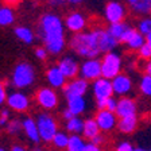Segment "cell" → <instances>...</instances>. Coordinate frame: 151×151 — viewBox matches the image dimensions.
Wrapping results in <instances>:
<instances>
[{
  "instance_id": "obj_1",
  "label": "cell",
  "mask_w": 151,
  "mask_h": 151,
  "mask_svg": "<svg viewBox=\"0 0 151 151\" xmlns=\"http://www.w3.org/2000/svg\"><path fill=\"white\" fill-rule=\"evenodd\" d=\"M119 41L109 34L107 27L96 26L89 31L73 34L69 39V47L73 53L82 58H99L100 54L115 51Z\"/></svg>"
},
{
  "instance_id": "obj_2",
  "label": "cell",
  "mask_w": 151,
  "mask_h": 151,
  "mask_svg": "<svg viewBox=\"0 0 151 151\" xmlns=\"http://www.w3.org/2000/svg\"><path fill=\"white\" fill-rule=\"evenodd\" d=\"M39 37L49 54H61L66 47L63 20L54 12L43 14L39 19Z\"/></svg>"
},
{
  "instance_id": "obj_3",
  "label": "cell",
  "mask_w": 151,
  "mask_h": 151,
  "mask_svg": "<svg viewBox=\"0 0 151 151\" xmlns=\"http://www.w3.org/2000/svg\"><path fill=\"white\" fill-rule=\"evenodd\" d=\"M35 81V69L31 63L26 62H19L18 65L14 68L12 76H11V82L16 89L22 91V89L30 88Z\"/></svg>"
},
{
  "instance_id": "obj_4",
  "label": "cell",
  "mask_w": 151,
  "mask_h": 151,
  "mask_svg": "<svg viewBox=\"0 0 151 151\" xmlns=\"http://www.w3.org/2000/svg\"><path fill=\"white\" fill-rule=\"evenodd\" d=\"M35 122H37L41 140H43L45 143H51L53 138L58 132V123L55 117L49 112H39L35 117Z\"/></svg>"
},
{
  "instance_id": "obj_5",
  "label": "cell",
  "mask_w": 151,
  "mask_h": 151,
  "mask_svg": "<svg viewBox=\"0 0 151 151\" xmlns=\"http://www.w3.org/2000/svg\"><path fill=\"white\" fill-rule=\"evenodd\" d=\"M123 70V60L116 51L104 54L101 58V77L113 80Z\"/></svg>"
},
{
  "instance_id": "obj_6",
  "label": "cell",
  "mask_w": 151,
  "mask_h": 151,
  "mask_svg": "<svg viewBox=\"0 0 151 151\" xmlns=\"http://www.w3.org/2000/svg\"><path fill=\"white\" fill-rule=\"evenodd\" d=\"M35 101L45 111H53L58 107L60 97H58V93L55 92V89L50 88V86H43V88H39L37 91Z\"/></svg>"
},
{
  "instance_id": "obj_7",
  "label": "cell",
  "mask_w": 151,
  "mask_h": 151,
  "mask_svg": "<svg viewBox=\"0 0 151 151\" xmlns=\"http://www.w3.org/2000/svg\"><path fill=\"white\" fill-rule=\"evenodd\" d=\"M126 18H127V8L123 3L112 0V1H108L105 4V7H104V19H105V22L108 24L124 22Z\"/></svg>"
},
{
  "instance_id": "obj_8",
  "label": "cell",
  "mask_w": 151,
  "mask_h": 151,
  "mask_svg": "<svg viewBox=\"0 0 151 151\" xmlns=\"http://www.w3.org/2000/svg\"><path fill=\"white\" fill-rule=\"evenodd\" d=\"M78 77L92 81L97 80L101 77V60L99 58H86L80 63V73Z\"/></svg>"
},
{
  "instance_id": "obj_9",
  "label": "cell",
  "mask_w": 151,
  "mask_h": 151,
  "mask_svg": "<svg viewBox=\"0 0 151 151\" xmlns=\"http://www.w3.org/2000/svg\"><path fill=\"white\" fill-rule=\"evenodd\" d=\"M94 120L97 123L99 128L101 132H111L115 128H117V122L119 117L116 116V113L108 109H97L94 113Z\"/></svg>"
},
{
  "instance_id": "obj_10",
  "label": "cell",
  "mask_w": 151,
  "mask_h": 151,
  "mask_svg": "<svg viewBox=\"0 0 151 151\" xmlns=\"http://www.w3.org/2000/svg\"><path fill=\"white\" fill-rule=\"evenodd\" d=\"M89 89V82L81 77H76L73 80H68L65 86L62 88V93L66 97V100L70 97H77V96H85Z\"/></svg>"
},
{
  "instance_id": "obj_11",
  "label": "cell",
  "mask_w": 151,
  "mask_h": 151,
  "mask_svg": "<svg viewBox=\"0 0 151 151\" xmlns=\"http://www.w3.org/2000/svg\"><path fill=\"white\" fill-rule=\"evenodd\" d=\"M65 27L69 30L73 34H77V32H82L85 31V28L88 26V19L84 14L78 12V11H72L68 15L65 16Z\"/></svg>"
},
{
  "instance_id": "obj_12",
  "label": "cell",
  "mask_w": 151,
  "mask_h": 151,
  "mask_svg": "<svg viewBox=\"0 0 151 151\" xmlns=\"http://www.w3.org/2000/svg\"><path fill=\"white\" fill-rule=\"evenodd\" d=\"M112 81V88H113V96H119V97H126L134 89V82L132 78L126 73H120L116 76Z\"/></svg>"
},
{
  "instance_id": "obj_13",
  "label": "cell",
  "mask_w": 151,
  "mask_h": 151,
  "mask_svg": "<svg viewBox=\"0 0 151 151\" xmlns=\"http://www.w3.org/2000/svg\"><path fill=\"white\" fill-rule=\"evenodd\" d=\"M92 93L96 101L99 100H105L113 96V88H112V81L108 78H100L94 80L92 82Z\"/></svg>"
},
{
  "instance_id": "obj_14",
  "label": "cell",
  "mask_w": 151,
  "mask_h": 151,
  "mask_svg": "<svg viewBox=\"0 0 151 151\" xmlns=\"http://www.w3.org/2000/svg\"><path fill=\"white\" fill-rule=\"evenodd\" d=\"M57 66L60 68L62 74L66 77V80H73L76 77H78L80 73V63L72 55H63L60 58Z\"/></svg>"
},
{
  "instance_id": "obj_15",
  "label": "cell",
  "mask_w": 151,
  "mask_h": 151,
  "mask_svg": "<svg viewBox=\"0 0 151 151\" xmlns=\"http://www.w3.org/2000/svg\"><path fill=\"white\" fill-rule=\"evenodd\" d=\"M7 105L16 112H26L30 108V99L22 91H15L7 94Z\"/></svg>"
},
{
  "instance_id": "obj_16",
  "label": "cell",
  "mask_w": 151,
  "mask_h": 151,
  "mask_svg": "<svg viewBox=\"0 0 151 151\" xmlns=\"http://www.w3.org/2000/svg\"><path fill=\"white\" fill-rule=\"evenodd\" d=\"M120 43L124 45L128 50L138 51L139 49L146 43V38H145V35H142L136 28L131 27L128 31L126 32V35L122 38Z\"/></svg>"
},
{
  "instance_id": "obj_17",
  "label": "cell",
  "mask_w": 151,
  "mask_h": 151,
  "mask_svg": "<svg viewBox=\"0 0 151 151\" xmlns=\"http://www.w3.org/2000/svg\"><path fill=\"white\" fill-rule=\"evenodd\" d=\"M116 116L119 119L122 117H127V116H134L138 113V104L132 97H120L117 100V107H116Z\"/></svg>"
},
{
  "instance_id": "obj_18",
  "label": "cell",
  "mask_w": 151,
  "mask_h": 151,
  "mask_svg": "<svg viewBox=\"0 0 151 151\" xmlns=\"http://www.w3.org/2000/svg\"><path fill=\"white\" fill-rule=\"evenodd\" d=\"M46 81L50 85V88L53 89H62L65 86V84L68 82L66 77L62 74V72L60 70V68L57 65L49 68L46 72Z\"/></svg>"
},
{
  "instance_id": "obj_19",
  "label": "cell",
  "mask_w": 151,
  "mask_h": 151,
  "mask_svg": "<svg viewBox=\"0 0 151 151\" xmlns=\"http://www.w3.org/2000/svg\"><path fill=\"white\" fill-rule=\"evenodd\" d=\"M138 126H139L138 115L122 117L117 122V129H119V132L123 134V135H131V134H134L138 129Z\"/></svg>"
},
{
  "instance_id": "obj_20",
  "label": "cell",
  "mask_w": 151,
  "mask_h": 151,
  "mask_svg": "<svg viewBox=\"0 0 151 151\" xmlns=\"http://www.w3.org/2000/svg\"><path fill=\"white\" fill-rule=\"evenodd\" d=\"M22 126H23V132H24L26 136H27L32 143H39V142H41V136H39V131H38L35 119H32V117H30V116L24 117V119L22 120Z\"/></svg>"
},
{
  "instance_id": "obj_21",
  "label": "cell",
  "mask_w": 151,
  "mask_h": 151,
  "mask_svg": "<svg viewBox=\"0 0 151 151\" xmlns=\"http://www.w3.org/2000/svg\"><path fill=\"white\" fill-rule=\"evenodd\" d=\"M66 108L72 112L73 116H81L86 111V100L84 96L70 97L66 100Z\"/></svg>"
},
{
  "instance_id": "obj_22",
  "label": "cell",
  "mask_w": 151,
  "mask_h": 151,
  "mask_svg": "<svg viewBox=\"0 0 151 151\" xmlns=\"http://www.w3.org/2000/svg\"><path fill=\"white\" fill-rule=\"evenodd\" d=\"M129 9L136 15L147 16L151 14V1L150 0H127Z\"/></svg>"
},
{
  "instance_id": "obj_23",
  "label": "cell",
  "mask_w": 151,
  "mask_h": 151,
  "mask_svg": "<svg viewBox=\"0 0 151 151\" xmlns=\"http://www.w3.org/2000/svg\"><path fill=\"white\" fill-rule=\"evenodd\" d=\"M99 134H101L100 128H99L97 123L94 120V117H88V119H84V128H82V134L86 140H91L94 136H97Z\"/></svg>"
},
{
  "instance_id": "obj_24",
  "label": "cell",
  "mask_w": 151,
  "mask_h": 151,
  "mask_svg": "<svg viewBox=\"0 0 151 151\" xmlns=\"http://www.w3.org/2000/svg\"><path fill=\"white\" fill-rule=\"evenodd\" d=\"M14 34H15V37L18 38L19 41L26 45H31L35 38L32 30L30 27H26V26H18V27H15Z\"/></svg>"
},
{
  "instance_id": "obj_25",
  "label": "cell",
  "mask_w": 151,
  "mask_h": 151,
  "mask_svg": "<svg viewBox=\"0 0 151 151\" xmlns=\"http://www.w3.org/2000/svg\"><path fill=\"white\" fill-rule=\"evenodd\" d=\"M108 31H109V34L112 35L115 39H117L120 43V41H122V38L126 35V32L128 31L129 28H131V26L128 24V23L126 22H120V23H113V24H108Z\"/></svg>"
},
{
  "instance_id": "obj_26",
  "label": "cell",
  "mask_w": 151,
  "mask_h": 151,
  "mask_svg": "<svg viewBox=\"0 0 151 151\" xmlns=\"http://www.w3.org/2000/svg\"><path fill=\"white\" fill-rule=\"evenodd\" d=\"M84 128V119L80 116H74L65 123V129L70 135H81Z\"/></svg>"
},
{
  "instance_id": "obj_27",
  "label": "cell",
  "mask_w": 151,
  "mask_h": 151,
  "mask_svg": "<svg viewBox=\"0 0 151 151\" xmlns=\"http://www.w3.org/2000/svg\"><path fill=\"white\" fill-rule=\"evenodd\" d=\"M86 142L82 135H70L66 151H84Z\"/></svg>"
},
{
  "instance_id": "obj_28",
  "label": "cell",
  "mask_w": 151,
  "mask_h": 151,
  "mask_svg": "<svg viewBox=\"0 0 151 151\" xmlns=\"http://www.w3.org/2000/svg\"><path fill=\"white\" fill-rule=\"evenodd\" d=\"M15 20V15L11 7L4 6L0 7V26L6 27V26H11Z\"/></svg>"
},
{
  "instance_id": "obj_29",
  "label": "cell",
  "mask_w": 151,
  "mask_h": 151,
  "mask_svg": "<svg viewBox=\"0 0 151 151\" xmlns=\"http://www.w3.org/2000/svg\"><path fill=\"white\" fill-rule=\"evenodd\" d=\"M69 134L65 131H58L55 134V136L53 138L51 143L57 150H66L68 147V143H69Z\"/></svg>"
},
{
  "instance_id": "obj_30",
  "label": "cell",
  "mask_w": 151,
  "mask_h": 151,
  "mask_svg": "<svg viewBox=\"0 0 151 151\" xmlns=\"http://www.w3.org/2000/svg\"><path fill=\"white\" fill-rule=\"evenodd\" d=\"M6 131L8 135H19L23 131L22 120L19 119H11L8 122V124L6 126Z\"/></svg>"
},
{
  "instance_id": "obj_31",
  "label": "cell",
  "mask_w": 151,
  "mask_h": 151,
  "mask_svg": "<svg viewBox=\"0 0 151 151\" xmlns=\"http://www.w3.org/2000/svg\"><path fill=\"white\" fill-rule=\"evenodd\" d=\"M139 91H140L142 94L151 97V76H142L140 81H139Z\"/></svg>"
},
{
  "instance_id": "obj_32",
  "label": "cell",
  "mask_w": 151,
  "mask_h": 151,
  "mask_svg": "<svg viewBox=\"0 0 151 151\" xmlns=\"http://www.w3.org/2000/svg\"><path fill=\"white\" fill-rule=\"evenodd\" d=\"M136 30H138L139 32H140L142 35H147L151 32V16H146V18L140 19L138 22V27H136Z\"/></svg>"
},
{
  "instance_id": "obj_33",
  "label": "cell",
  "mask_w": 151,
  "mask_h": 151,
  "mask_svg": "<svg viewBox=\"0 0 151 151\" xmlns=\"http://www.w3.org/2000/svg\"><path fill=\"white\" fill-rule=\"evenodd\" d=\"M138 55L140 60H145V61L151 60V46H148L147 43H145L138 50Z\"/></svg>"
},
{
  "instance_id": "obj_34",
  "label": "cell",
  "mask_w": 151,
  "mask_h": 151,
  "mask_svg": "<svg viewBox=\"0 0 151 151\" xmlns=\"http://www.w3.org/2000/svg\"><path fill=\"white\" fill-rule=\"evenodd\" d=\"M134 150H135L134 145H132L131 142H128V140L120 142V143H117L116 145V147H115V151H134Z\"/></svg>"
},
{
  "instance_id": "obj_35",
  "label": "cell",
  "mask_w": 151,
  "mask_h": 151,
  "mask_svg": "<svg viewBox=\"0 0 151 151\" xmlns=\"http://www.w3.org/2000/svg\"><path fill=\"white\" fill-rule=\"evenodd\" d=\"M11 120V113L9 109L4 108V109L0 111V127H6L8 124V122Z\"/></svg>"
},
{
  "instance_id": "obj_36",
  "label": "cell",
  "mask_w": 151,
  "mask_h": 151,
  "mask_svg": "<svg viewBox=\"0 0 151 151\" xmlns=\"http://www.w3.org/2000/svg\"><path fill=\"white\" fill-rule=\"evenodd\" d=\"M35 57H37L38 60H41V61H46L47 57H49V51L46 50V47L45 46L37 47V49H35Z\"/></svg>"
},
{
  "instance_id": "obj_37",
  "label": "cell",
  "mask_w": 151,
  "mask_h": 151,
  "mask_svg": "<svg viewBox=\"0 0 151 151\" xmlns=\"http://www.w3.org/2000/svg\"><path fill=\"white\" fill-rule=\"evenodd\" d=\"M116 107H117V99H115L113 96L105 100V109L115 112V111H116Z\"/></svg>"
},
{
  "instance_id": "obj_38",
  "label": "cell",
  "mask_w": 151,
  "mask_h": 151,
  "mask_svg": "<svg viewBox=\"0 0 151 151\" xmlns=\"http://www.w3.org/2000/svg\"><path fill=\"white\" fill-rule=\"evenodd\" d=\"M7 101V92H6V86L3 82H0V105H3Z\"/></svg>"
},
{
  "instance_id": "obj_39",
  "label": "cell",
  "mask_w": 151,
  "mask_h": 151,
  "mask_svg": "<svg viewBox=\"0 0 151 151\" xmlns=\"http://www.w3.org/2000/svg\"><path fill=\"white\" fill-rule=\"evenodd\" d=\"M91 143H93V145H96V146H100L101 147V145H103L104 142H105V138H104V135L103 134H99L97 136H94L93 139H91Z\"/></svg>"
},
{
  "instance_id": "obj_40",
  "label": "cell",
  "mask_w": 151,
  "mask_h": 151,
  "mask_svg": "<svg viewBox=\"0 0 151 151\" xmlns=\"http://www.w3.org/2000/svg\"><path fill=\"white\" fill-rule=\"evenodd\" d=\"M65 3H68L66 0H47V4L50 7H62Z\"/></svg>"
},
{
  "instance_id": "obj_41",
  "label": "cell",
  "mask_w": 151,
  "mask_h": 151,
  "mask_svg": "<svg viewBox=\"0 0 151 151\" xmlns=\"http://www.w3.org/2000/svg\"><path fill=\"white\" fill-rule=\"evenodd\" d=\"M84 151H103V150H101L100 146H96V145H93V143H91V142H89V143H86Z\"/></svg>"
},
{
  "instance_id": "obj_42",
  "label": "cell",
  "mask_w": 151,
  "mask_h": 151,
  "mask_svg": "<svg viewBox=\"0 0 151 151\" xmlns=\"http://www.w3.org/2000/svg\"><path fill=\"white\" fill-rule=\"evenodd\" d=\"M62 117L66 120V122H68V120H70V119H72V117H74V116H73V115H72V112H70V111L68 109V108H65V109L62 111Z\"/></svg>"
},
{
  "instance_id": "obj_43",
  "label": "cell",
  "mask_w": 151,
  "mask_h": 151,
  "mask_svg": "<svg viewBox=\"0 0 151 151\" xmlns=\"http://www.w3.org/2000/svg\"><path fill=\"white\" fill-rule=\"evenodd\" d=\"M145 74L151 76V60L146 61V63H145Z\"/></svg>"
},
{
  "instance_id": "obj_44",
  "label": "cell",
  "mask_w": 151,
  "mask_h": 151,
  "mask_svg": "<svg viewBox=\"0 0 151 151\" xmlns=\"http://www.w3.org/2000/svg\"><path fill=\"white\" fill-rule=\"evenodd\" d=\"M11 151H27V150H26V147L22 145H15V146H12Z\"/></svg>"
},
{
  "instance_id": "obj_45",
  "label": "cell",
  "mask_w": 151,
  "mask_h": 151,
  "mask_svg": "<svg viewBox=\"0 0 151 151\" xmlns=\"http://www.w3.org/2000/svg\"><path fill=\"white\" fill-rule=\"evenodd\" d=\"M66 1H68L70 6H80V4L84 3L85 0H66Z\"/></svg>"
},
{
  "instance_id": "obj_46",
  "label": "cell",
  "mask_w": 151,
  "mask_h": 151,
  "mask_svg": "<svg viewBox=\"0 0 151 151\" xmlns=\"http://www.w3.org/2000/svg\"><path fill=\"white\" fill-rule=\"evenodd\" d=\"M145 38H146V43H147L148 46H151V32H150V34L146 35Z\"/></svg>"
},
{
  "instance_id": "obj_47",
  "label": "cell",
  "mask_w": 151,
  "mask_h": 151,
  "mask_svg": "<svg viewBox=\"0 0 151 151\" xmlns=\"http://www.w3.org/2000/svg\"><path fill=\"white\" fill-rule=\"evenodd\" d=\"M134 151H148L147 148H145V147H140V146H139V147H135V150Z\"/></svg>"
},
{
  "instance_id": "obj_48",
  "label": "cell",
  "mask_w": 151,
  "mask_h": 151,
  "mask_svg": "<svg viewBox=\"0 0 151 151\" xmlns=\"http://www.w3.org/2000/svg\"><path fill=\"white\" fill-rule=\"evenodd\" d=\"M31 151H45V150H43V148H41V147H38V146H37V147H34Z\"/></svg>"
},
{
  "instance_id": "obj_49",
  "label": "cell",
  "mask_w": 151,
  "mask_h": 151,
  "mask_svg": "<svg viewBox=\"0 0 151 151\" xmlns=\"http://www.w3.org/2000/svg\"><path fill=\"white\" fill-rule=\"evenodd\" d=\"M0 151H6V148H4V147H0Z\"/></svg>"
},
{
  "instance_id": "obj_50",
  "label": "cell",
  "mask_w": 151,
  "mask_h": 151,
  "mask_svg": "<svg viewBox=\"0 0 151 151\" xmlns=\"http://www.w3.org/2000/svg\"><path fill=\"white\" fill-rule=\"evenodd\" d=\"M148 151H151V147H150V148H148Z\"/></svg>"
},
{
  "instance_id": "obj_51",
  "label": "cell",
  "mask_w": 151,
  "mask_h": 151,
  "mask_svg": "<svg viewBox=\"0 0 151 151\" xmlns=\"http://www.w3.org/2000/svg\"><path fill=\"white\" fill-rule=\"evenodd\" d=\"M150 1H151V0H150Z\"/></svg>"
}]
</instances>
